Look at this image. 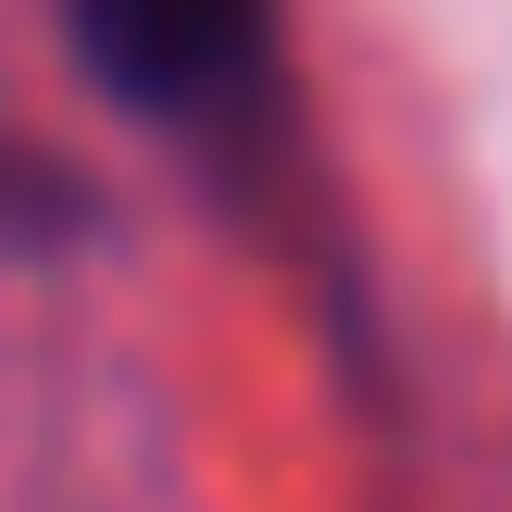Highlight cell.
<instances>
[{
  "label": "cell",
  "mask_w": 512,
  "mask_h": 512,
  "mask_svg": "<svg viewBox=\"0 0 512 512\" xmlns=\"http://www.w3.org/2000/svg\"><path fill=\"white\" fill-rule=\"evenodd\" d=\"M263 13L275 0H75V50L138 113H213L263 63Z\"/></svg>",
  "instance_id": "1"
}]
</instances>
